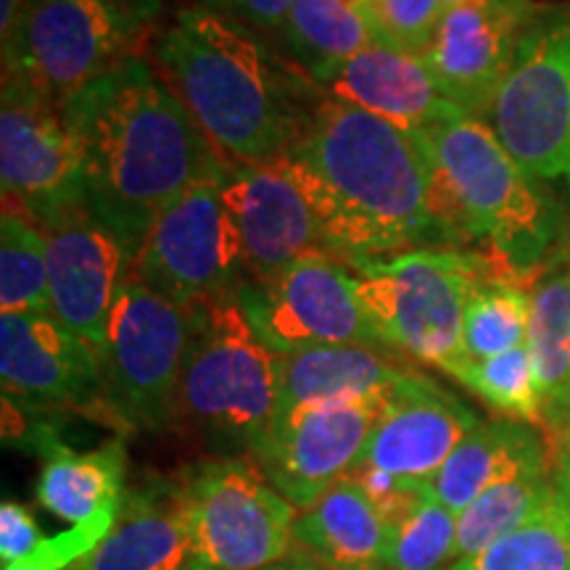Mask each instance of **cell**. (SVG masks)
Instances as JSON below:
<instances>
[{"label":"cell","mask_w":570,"mask_h":570,"mask_svg":"<svg viewBox=\"0 0 570 570\" xmlns=\"http://www.w3.org/2000/svg\"><path fill=\"white\" fill-rule=\"evenodd\" d=\"M135 275L180 306L233 294L246 277L244 246L217 177L167 204L142 238Z\"/></svg>","instance_id":"cell-13"},{"label":"cell","mask_w":570,"mask_h":570,"mask_svg":"<svg viewBox=\"0 0 570 570\" xmlns=\"http://www.w3.org/2000/svg\"><path fill=\"white\" fill-rule=\"evenodd\" d=\"M494 267L479 252L420 248L354 267L356 296L391 348L449 375L462 360V327L473 291Z\"/></svg>","instance_id":"cell-6"},{"label":"cell","mask_w":570,"mask_h":570,"mask_svg":"<svg viewBox=\"0 0 570 570\" xmlns=\"http://www.w3.org/2000/svg\"><path fill=\"white\" fill-rule=\"evenodd\" d=\"M35 441L42 454L38 502L48 512L80 525L85 520L122 510L127 497L122 439L106 441L90 452H77L48 431H40Z\"/></svg>","instance_id":"cell-25"},{"label":"cell","mask_w":570,"mask_h":570,"mask_svg":"<svg viewBox=\"0 0 570 570\" xmlns=\"http://www.w3.org/2000/svg\"><path fill=\"white\" fill-rule=\"evenodd\" d=\"M42 541L46 539H42L32 512L13 499H6L0 504V560H3V568L30 558Z\"/></svg>","instance_id":"cell-35"},{"label":"cell","mask_w":570,"mask_h":570,"mask_svg":"<svg viewBox=\"0 0 570 570\" xmlns=\"http://www.w3.org/2000/svg\"><path fill=\"white\" fill-rule=\"evenodd\" d=\"M283 164L309 202L325 254L346 267L441 248L423 142L323 92Z\"/></svg>","instance_id":"cell-1"},{"label":"cell","mask_w":570,"mask_h":570,"mask_svg":"<svg viewBox=\"0 0 570 570\" xmlns=\"http://www.w3.org/2000/svg\"><path fill=\"white\" fill-rule=\"evenodd\" d=\"M262 570H323L315 562H306V560H283V562H275V566L269 568H262Z\"/></svg>","instance_id":"cell-40"},{"label":"cell","mask_w":570,"mask_h":570,"mask_svg":"<svg viewBox=\"0 0 570 570\" xmlns=\"http://www.w3.org/2000/svg\"><path fill=\"white\" fill-rule=\"evenodd\" d=\"M479 423L462 399L412 370L394 391L360 465L404 483H431Z\"/></svg>","instance_id":"cell-19"},{"label":"cell","mask_w":570,"mask_h":570,"mask_svg":"<svg viewBox=\"0 0 570 570\" xmlns=\"http://www.w3.org/2000/svg\"><path fill=\"white\" fill-rule=\"evenodd\" d=\"M80 570H202L185 487L154 483L125 497L109 537Z\"/></svg>","instance_id":"cell-21"},{"label":"cell","mask_w":570,"mask_h":570,"mask_svg":"<svg viewBox=\"0 0 570 570\" xmlns=\"http://www.w3.org/2000/svg\"><path fill=\"white\" fill-rule=\"evenodd\" d=\"M42 235L53 315L101 356L114 304L135 269L132 248L90 206L42 227Z\"/></svg>","instance_id":"cell-16"},{"label":"cell","mask_w":570,"mask_h":570,"mask_svg":"<svg viewBox=\"0 0 570 570\" xmlns=\"http://www.w3.org/2000/svg\"><path fill=\"white\" fill-rule=\"evenodd\" d=\"M27 0H0V40H6L17 24V19L24 11Z\"/></svg>","instance_id":"cell-39"},{"label":"cell","mask_w":570,"mask_h":570,"mask_svg":"<svg viewBox=\"0 0 570 570\" xmlns=\"http://www.w3.org/2000/svg\"><path fill=\"white\" fill-rule=\"evenodd\" d=\"M550 446L554 458V470H558V483L570 494V415L566 417L558 431L550 433Z\"/></svg>","instance_id":"cell-38"},{"label":"cell","mask_w":570,"mask_h":570,"mask_svg":"<svg viewBox=\"0 0 570 570\" xmlns=\"http://www.w3.org/2000/svg\"><path fill=\"white\" fill-rule=\"evenodd\" d=\"M333 101L375 114L412 138L460 117L441 96L423 56L375 40L320 85Z\"/></svg>","instance_id":"cell-20"},{"label":"cell","mask_w":570,"mask_h":570,"mask_svg":"<svg viewBox=\"0 0 570 570\" xmlns=\"http://www.w3.org/2000/svg\"><path fill=\"white\" fill-rule=\"evenodd\" d=\"M0 183L3 204L24 212L40 230L90 206L82 151L67 111L17 77H3Z\"/></svg>","instance_id":"cell-9"},{"label":"cell","mask_w":570,"mask_h":570,"mask_svg":"<svg viewBox=\"0 0 570 570\" xmlns=\"http://www.w3.org/2000/svg\"><path fill=\"white\" fill-rule=\"evenodd\" d=\"M446 570H570V494L560 487L523 525Z\"/></svg>","instance_id":"cell-28"},{"label":"cell","mask_w":570,"mask_h":570,"mask_svg":"<svg viewBox=\"0 0 570 570\" xmlns=\"http://www.w3.org/2000/svg\"><path fill=\"white\" fill-rule=\"evenodd\" d=\"M183 487L202 570H262L294 547L298 512L254 460L206 462Z\"/></svg>","instance_id":"cell-8"},{"label":"cell","mask_w":570,"mask_h":570,"mask_svg":"<svg viewBox=\"0 0 570 570\" xmlns=\"http://www.w3.org/2000/svg\"><path fill=\"white\" fill-rule=\"evenodd\" d=\"M375 38L410 53H423L436 32L444 3L441 0H365Z\"/></svg>","instance_id":"cell-34"},{"label":"cell","mask_w":570,"mask_h":570,"mask_svg":"<svg viewBox=\"0 0 570 570\" xmlns=\"http://www.w3.org/2000/svg\"><path fill=\"white\" fill-rule=\"evenodd\" d=\"M3 394L48 407L106 404L101 356L53 312L0 315Z\"/></svg>","instance_id":"cell-17"},{"label":"cell","mask_w":570,"mask_h":570,"mask_svg":"<svg viewBox=\"0 0 570 570\" xmlns=\"http://www.w3.org/2000/svg\"><path fill=\"white\" fill-rule=\"evenodd\" d=\"M529 352L541 396V425L554 433L570 415V269L531 294Z\"/></svg>","instance_id":"cell-27"},{"label":"cell","mask_w":570,"mask_h":570,"mask_svg":"<svg viewBox=\"0 0 570 570\" xmlns=\"http://www.w3.org/2000/svg\"><path fill=\"white\" fill-rule=\"evenodd\" d=\"M67 570H80V568H77V566H71V568H67Z\"/></svg>","instance_id":"cell-42"},{"label":"cell","mask_w":570,"mask_h":570,"mask_svg":"<svg viewBox=\"0 0 570 570\" xmlns=\"http://www.w3.org/2000/svg\"><path fill=\"white\" fill-rule=\"evenodd\" d=\"M296 541L327 570H389L394 531L352 475L296 518Z\"/></svg>","instance_id":"cell-23"},{"label":"cell","mask_w":570,"mask_h":570,"mask_svg":"<svg viewBox=\"0 0 570 570\" xmlns=\"http://www.w3.org/2000/svg\"><path fill=\"white\" fill-rule=\"evenodd\" d=\"M138 35L106 0H27L3 40V77L30 82L67 106L132 56Z\"/></svg>","instance_id":"cell-10"},{"label":"cell","mask_w":570,"mask_h":570,"mask_svg":"<svg viewBox=\"0 0 570 570\" xmlns=\"http://www.w3.org/2000/svg\"><path fill=\"white\" fill-rule=\"evenodd\" d=\"M444 3V11L446 9H454V6H462V3H483V0H441Z\"/></svg>","instance_id":"cell-41"},{"label":"cell","mask_w":570,"mask_h":570,"mask_svg":"<svg viewBox=\"0 0 570 570\" xmlns=\"http://www.w3.org/2000/svg\"><path fill=\"white\" fill-rule=\"evenodd\" d=\"M529 325V291L502 277H483L468 302L465 327H462V360L481 362L525 346Z\"/></svg>","instance_id":"cell-31"},{"label":"cell","mask_w":570,"mask_h":570,"mask_svg":"<svg viewBox=\"0 0 570 570\" xmlns=\"http://www.w3.org/2000/svg\"><path fill=\"white\" fill-rule=\"evenodd\" d=\"M154 61L214 151L230 164L285 159L323 98L259 32L202 3L177 13L156 42Z\"/></svg>","instance_id":"cell-3"},{"label":"cell","mask_w":570,"mask_h":570,"mask_svg":"<svg viewBox=\"0 0 570 570\" xmlns=\"http://www.w3.org/2000/svg\"><path fill=\"white\" fill-rule=\"evenodd\" d=\"M449 375L483 399L499 415L541 425V396L529 346H518L481 362L462 360L449 370Z\"/></svg>","instance_id":"cell-32"},{"label":"cell","mask_w":570,"mask_h":570,"mask_svg":"<svg viewBox=\"0 0 570 570\" xmlns=\"http://www.w3.org/2000/svg\"><path fill=\"white\" fill-rule=\"evenodd\" d=\"M458 512L439 502L433 491L394 531L389 570H444L454 562Z\"/></svg>","instance_id":"cell-33"},{"label":"cell","mask_w":570,"mask_h":570,"mask_svg":"<svg viewBox=\"0 0 570 570\" xmlns=\"http://www.w3.org/2000/svg\"><path fill=\"white\" fill-rule=\"evenodd\" d=\"M6 312H53L46 235L9 204L0 219V315Z\"/></svg>","instance_id":"cell-30"},{"label":"cell","mask_w":570,"mask_h":570,"mask_svg":"<svg viewBox=\"0 0 570 570\" xmlns=\"http://www.w3.org/2000/svg\"><path fill=\"white\" fill-rule=\"evenodd\" d=\"M217 183L240 235L246 277L259 281L306 254H325L315 212L283 164L225 161Z\"/></svg>","instance_id":"cell-18"},{"label":"cell","mask_w":570,"mask_h":570,"mask_svg":"<svg viewBox=\"0 0 570 570\" xmlns=\"http://www.w3.org/2000/svg\"><path fill=\"white\" fill-rule=\"evenodd\" d=\"M558 489V479H552L550 470H544V473L518 475V479L483 491L475 502H470L458 515L454 562L487 550L497 539L508 537L510 531L523 525L533 512L544 508Z\"/></svg>","instance_id":"cell-29"},{"label":"cell","mask_w":570,"mask_h":570,"mask_svg":"<svg viewBox=\"0 0 570 570\" xmlns=\"http://www.w3.org/2000/svg\"><path fill=\"white\" fill-rule=\"evenodd\" d=\"M188 338V306L161 296L135 273L127 277L101 354L104 399L117 420L159 431L180 415Z\"/></svg>","instance_id":"cell-7"},{"label":"cell","mask_w":570,"mask_h":570,"mask_svg":"<svg viewBox=\"0 0 570 570\" xmlns=\"http://www.w3.org/2000/svg\"><path fill=\"white\" fill-rule=\"evenodd\" d=\"M106 3L138 32L146 30L164 9V0H106Z\"/></svg>","instance_id":"cell-37"},{"label":"cell","mask_w":570,"mask_h":570,"mask_svg":"<svg viewBox=\"0 0 570 570\" xmlns=\"http://www.w3.org/2000/svg\"><path fill=\"white\" fill-rule=\"evenodd\" d=\"M410 373L386 346L338 344L277 354V417L312 404L391 394Z\"/></svg>","instance_id":"cell-22"},{"label":"cell","mask_w":570,"mask_h":570,"mask_svg":"<svg viewBox=\"0 0 570 570\" xmlns=\"http://www.w3.org/2000/svg\"><path fill=\"white\" fill-rule=\"evenodd\" d=\"M281 35L294 67L317 88L377 40L365 6L356 0H294Z\"/></svg>","instance_id":"cell-26"},{"label":"cell","mask_w":570,"mask_h":570,"mask_svg":"<svg viewBox=\"0 0 570 570\" xmlns=\"http://www.w3.org/2000/svg\"><path fill=\"white\" fill-rule=\"evenodd\" d=\"M547 13L531 0H483L446 9L423 53L433 82L465 117L489 119L520 48Z\"/></svg>","instance_id":"cell-15"},{"label":"cell","mask_w":570,"mask_h":570,"mask_svg":"<svg viewBox=\"0 0 570 570\" xmlns=\"http://www.w3.org/2000/svg\"><path fill=\"white\" fill-rule=\"evenodd\" d=\"M356 3H365V0H356Z\"/></svg>","instance_id":"cell-43"},{"label":"cell","mask_w":570,"mask_h":570,"mask_svg":"<svg viewBox=\"0 0 570 570\" xmlns=\"http://www.w3.org/2000/svg\"><path fill=\"white\" fill-rule=\"evenodd\" d=\"M188 312L180 415L214 446L252 458L277 417V354L254 331L235 291Z\"/></svg>","instance_id":"cell-5"},{"label":"cell","mask_w":570,"mask_h":570,"mask_svg":"<svg viewBox=\"0 0 570 570\" xmlns=\"http://www.w3.org/2000/svg\"><path fill=\"white\" fill-rule=\"evenodd\" d=\"M391 399L394 391L312 404L275 417L252 460L294 508H309L327 489L354 473Z\"/></svg>","instance_id":"cell-14"},{"label":"cell","mask_w":570,"mask_h":570,"mask_svg":"<svg viewBox=\"0 0 570 570\" xmlns=\"http://www.w3.org/2000/svg\"><path fill=\"white\" fill-rule=\"evenodd\" d=\"M63 111L80 142L90 209L122 235L135 259L164 206L223 175V156L138 53L77 92Z\"/></svg>","instance_id":"cell-2"},{"label":"cell","mask_w":570,"mask_h":570,"mask_svg":"<svg viewBox=\"0 0 570 570\" xmlns=\"http://www.w3.org/2000/svg\"><path fill=\"white\" fill-rule=\"evenodd\" d=\"M323 252L306 254L275 275L244 277L235 296L275 354L365 344L386 346L356 296V277Z\"/></svg>","instance_id":"cell-12"},{"label":"cell","mask_w":570,"mask_h":570,"mask_svg":"<svg viewBox=\"0 0 570 570\" xmlns=\"http://www.w3.org/2000/svg\"><path fill=\"white\" fill-rule=\"evenodd\" d=\"M431 161V214L441 248L481 246L497 277L523 288L560 235L552 190L531 180L483 119L460 114L417 135Z\"/></svg>","instance_id":"cell-4"},{"label":"cell","mask_w":570,"mask_h":570,"mask_svg":"<svg viewBox=\"0 0 570 570\" xmlns=\"http://www.w3.org/2000/svg\"><path fill=\"white\" fill-rule=\"evenodd\" d=\"M489 119L531 180L570 196V17L529 32Z\"/></svg>","instance_id":"cell-11"},{"label":"cell","mask_w":570,"mask_h":570,"mask_svg":"<svg viewBox=\"0 0 570 570\" xmlns=\"http://www.w3.org/2000/svg\"><path fill=\"white\" fill-rule=\"evenodd\" d=\"M544 470H550L547 441L533 431V425L508 417L489 420L462 439L431 481V491L444 508L460 515L483 491Z\"/></svg>","instance_id":"cell-24"},{"label":"cell","mask_w":570,"mask_h":570,"mask_svg":"<svg viewBox=\"0 0 570 570\" xmlns=\"http://www.w3.org/2000/svg\"><path fill=\"white\" fill-rule=\"evenodd\" d=\"M202 6L244 21L256 32H281L294 0H202Z\"/></svg>","instance_id":"cell-36"}]
</instances>
